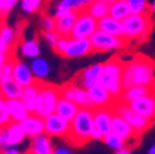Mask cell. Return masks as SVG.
Here are the masks:
<instances>
[{
  "label": "cell",
  "mask_w": 155,
  "mask_h": 154,
  "mask_svg": "<svg viewBox=\"0 0 155 154\" xmlns=\"http://www.w3.org/2000/svg\"><path fill=\"white\" fill-rule=\"evenodd\" d=\"M133 86H155V63L144 56H137L123 65V90Z\"/></svg>",
  "instance_id": "6da1fadb"
},
{
  "label": "cell",
  "mask_w": 155,
  "mask_h": 154,
  "mask_svg": "<svg viewBox=\"0 0 155 154\" xmlns=\"http://www.w3.org/2000/svg\"><path fill=\"white\" fill-rule=\"evenodd\" d=\"M93 129V108H79L75 118L69 122V132L67 138L74 146L84 145L91 139Z\"/></svg>",
  "instance_id": "7a4b0ae2"
},
{
  "label": "cell",
  "mask_w": 155,
  "mask_h": 154,
  "mask_svg": "<svg viewBox=\"0 0 155 154\" xmlns=\"http://www.w3.org/2000/svg\"><path fill=\"white\" fill-rule=\"evenodd\" d=\"M123 63L120 58L114 57L103 64V79L101 85L108 90L112 97H120L123 92L122 87V71Z\"/></svg>",
  "instance_id": "3957f363"
},
{
  "label": "cell",
  "mask_w": 155,
  "mask_h": 154,
  "mask_svg": "<svg viewBox=\"0 0 155 154\" xmlns=\"http://www.w3.org/2000/svg\"><path fill=\"white\" fill-rule=\"evenodd\" d=\"M122 26H123V38L125 39L141 40L150 33L152 21L148 14H144V15L130 14L127 18L122 21Z\"/></svg>",
  "instance_id": "277c9868"
},
{
  "label": "cell",
  "mask_w": 155,
  "mask_h": 154,
  "mask_svg": "<svg viewBox=\"0 0 155 154\" xmlns=\"http://www.w3.org/2000/svg\"><path fill=\"white\" fill-rule=\"evenodd\" d=\"M60 97H61L60 87H55L53 85L40 84V90H39V97H38L35 114L39 115L40 118H46L50 114H54Z\"/></svg>",
  "instance_id": "5b68a950"
},
{
  "label": "cell",
  "mask_w": 155,
  "mask_h": 154,
  "mask_svg": "<svg viewBox=\"0 0 155 154\" xmlns=\"http://www.w3.org/2000/svg\"><path fill=\"white\" fill-rule=\"evenodd\" d=\"M90 45L93 50L97 51H112L118 50L125 45V38H116L110 33L101 32L97 29L96 32L90 36Z\"/></svg>",
  "instance_id": "8992f818"
},
{
  "label": "cell",
  "mask_w": 155,
  "mask_h": 154,
  "mask_svg": "<svg viewBox=\"0 0 155 154\" xmlns=\"http://www.w3.org/2000/svg\"><path fill=\"white\" fill-rule=\"evenodd\" d=\"M114 111H115L116 114H119V115L129 124L130 128L134 131V133H143V132L147 131V129L150 128V125H151V121L140 117L139 114H136L133 110H130V107L127 106L126 103H119V104L115 107Z\"/></svg>",
  "instance_id": "52a82bcc"
},
{
  "label": "cell",
  "mask_w": 155,
  "mask_h": 154,
  "mask_svg": "<svg viewBox=\"0 0 155 154\" xmlns=\"http://www.w3.org/2000/svg\"><path fill=\"white\" fill-rule=\"evenodd\" d=\"M127 106L136 114H139L140 117L152 122L155 119V90H152L151 93L145 94V96L129 101Z\"/></svg>",
  "instance_id": "ba28073f"
},
{
  "label": "cell",
  "mask_w": 155,
  "mask_h": 154,
  "mask_svg": "<svg viewBox=\"0 0 155 154\" xmlns=\"http://www.w3.org/2000/svg\"><path fill=\"white\" fill-rule=\"evenodd\" d=\"M97 31V21L90 17L86 11L78 14L75 25L72 28L71 38L78 39H90V36Z\"/></svg>",
  "instance_id": "9c48e42d"
},
{
  "label": "cell",
  "mask_w": 155,
  "mask_h": 154,
  "mask_svg": "<svg viewBox=\"0 0 155 154\" xmlns=\"http://www.w3.org/2000/svg\"><path fill=\"white\" fill-rule=\"evenodd\" d=\"M60 90H61V97L74 103L79 108H91L86 89L78 86V85H67L64 87H60Z\"/></svg>",
  "instance_id": "30bf717a"
},
{
  "label": "cell",
  "mask_w": 155,
  "mask_h": 154,
  "mask_svg": "<svg viewBox=\"0 0 155 154\" xmlns=\"http://www.w3.org/2000/svg\"><path fill=\"white\" fill-rule=\"evenodd\" d=\"M101 79H103V64L101 63H96V64L90 65V67L84 68L81 72L79 86L89 90L93 86H96V85H100Z\"/></svg>",
  "instance_id": "8fae6325"
},
{
  "label": "cell",
  "mask_w": 155,
  "mask_h": 154,
  "mask_svg": "<svg viewBox=\"0 0 155 154\" xmlns=\"http://www.w3.org/2000/svg\"><path fill=\"white\" fill-rule=\"evenodd\" d=\"M43 122H45V133L48 136H67L69 132V122L57 115L55 112L43 118Z\"/></svg>",
  "instance_id": "7c38bea8"
},
{
  "label": "cell",
  "mask_w": 155,
  "mask_h": 154,
  "mask_svg": "<svg viewBox=\"0 0 155 154\" xmlns=\"http://www.w3.org/2000/svg\"><path fill=\"white\" fill-rule=\"evenodd\" d=\"M93 50L90 45L89 39H78V38H68L67 42V47H65L62 54L71 58H76V57H82V56L89 54Z\"/></svg>",
  "instance_id": "4fadbf2b"
},
{
  "label": "cell",
  "mask_w": 155,
  "mask_h": 154,
  "mask_svg": "<svg viewBox=\"0 0 155 154\" xmlns=\"http://www.w3.org/2000/svg\"><path fill=\"white\" fill-rule=\"evenodd\" d=\"M25 138H26V133L24 131L22 125L17 124V122H10L8 125L4 128V143L2 149L17 147L18 145L22 143Z\"/></svg>",
  "instance_id": "5bb4252c"
},
{
  "label": "cell",
  "mask_w": 155,
  "mask_h": 154,
  "mask_svg": "<svg viewBox=\"0 0 155 154\" xmlns=\"http://www.w3.org/2000/svg\"><path fill=\"white\" fill-rule=\"evenodd\" d=\"M111 119H112V111L110 110V107L93 110L94 129L100 132L103 138L111 132Z\"/></svg>",
  "instance_id": "9a60e30c"
},
{
  "label": "cell",
  "mask_w": 155,
  "mask_h": 154,
  "mask_svg": "<svg viewBox=\"0 0 155 154\" xmlns=\"http://www.w3.org/2000/svg\"><path fill=\"white\" fill-rule=\"evenodd\" d=\"M13 80L18 84L21 87H26L35 84V78L32 75V71L29 68L28 64L22 61H15L13 64Z\"/></svg>",
  "instance_id": "2e32d148"
},
{
  "label": "cell",
  "mask_w": 155,
  "mask_h": 154,
  "mask_svg": "<svg viewBox=\"0 0 155 154\" xmlns=\"http://www.w3.org/2000/svg\"><path fill=\"white\" fill-rule=\"evenodd\" d=\"M87 97L90 100L91 107H98V108H104V107H110L112 103L114 97L108 93V90L103 86V85H96L91 89L87 90Z\"/></svg>",
  "instance_id": "e0dca14e"
},
{
  "label": "cell",
  "mask_w": 155,
  "mask_h": 154,
  "mask_svg": "<svg viewBox=\"0 0 155 154\" xmlns=\"http://www.w3.org/2000/svg\"><path fill=\"white\" fill-rule=\"evenodd\" d=\"M90 3L91 0H60L54 9V18L64 15L67 13H71V11H75L78 14L82 11H86Z\"/></svg>",
  "instance_id": "ac0fdd59"
},
{
  "label": "cell",
  "mask_w": 155,
  "mask_h": 154,
  "mask_svg": "<svg viewBox=\"0 0 155 154\" xmlns=\"http://www.w3.org/2000/svg\"><path fill=\"white\" fill-rule=\"evenodd\" d=\"M111 132L115 133L116 136H119L120 139H123L125 142H127L129 139L134 138V131L130 128V125L119 114H116L115 111H112V119H111Z\"/></svg>",
  "instance_id": "d6986e66"
},
{
  "label": "cell",
  "mask_w": 155,
  "mask_h": 154,
  "mask_svg": "<svg viewBox=\"0 0 155 154\" xmlns=\"http://www.w3.org/2000/svg\"><path fill=\"white\" fill-rule=\"evenodd\" d=\"M39 90H40V84L35 82V84L31 85V86L24 87L22 94H21V97H19L21 103L25 106V108L29 111V114H35V111H36Z\"/></svg>",
  "instance_id": "ffe728a7"
},
{
  "label": "cell",
  "mask_w": 155,
  "mask_h": 154,
  "mask_svg": "<svg viewBox=\"0 0 155 154\" xmlns=\"http://www.w3.org/2000/svg\"><path fill=\"white\" fill-rule=\"evenodd\" d=\"M78 13L71 11V13H67L64 15H60L55 18V31L61 38H69L72 32V28L75 25V21H76Z\"/></svg>",
  "instance_id": "44dd1931"
},
{
  "label": "cell",
  "mask_w": 155,
  "mask_h": 154,
  "mask_svg": "<svg viewBox=\"0 0 155 154\" xmlns=\"http://www.w3.org/2000/svg\"><path fill=\"white\" fill-rule=\"evenodd\" d=\"M21 125H22L26 136H29V138H36V136L45 133V122H43V118H40L36 114H29L28 118L24 122H21Z\"/></svg>",
  "instance_id": "7402d4cb"
},
{
  "label": "cell",
  "mask_w": 155,
  "mask_h": 154,
  "mask_svg": "<svg viewBox=\"0 0 155 154\" xmlns=\"http://www.w3.org/2000/svg\"><path fill=\"white\" fill-rule=\"evenodd\" d=\"M97 29L101 31V32H105L112 36H116V38H123L122 22L118 21V19H114L112 17H110V15H107L97 21Z\"/></svg>",
  "instance_id": "603a6c76"
},
{
  "label": "cell",
  "mask_w": 155,
  "mask_h": 154,
  "mask_svg": "<svg viewBox=\"0 0 155 154\" xmlns=\"http://www.w3.org/2000/svg\"><path fill=\"white\" fill-rule=\"evenodd\" d=\"M6 101H7V110H8L11 122L21 124V122H24L28 118L29 111L25 108V106L21 103L19 99H11V100H6Z\"/></svg>",
  "instance_id": "cb8c5ba5"
},
{
  "label": "cell",
  "mask_w": 155,
  "mask_h": 154,
  "mask_svg": "<svg viewBox=\"0 0 155 154\" xmlns=\"http://www.w3.org/2000/svg\"><path fill=\"white\" fill-rule=\"evenodd\" d=\"M51 153H53V146L48 135L43 133V135H39L36 138H32L29 154H51Z\"/></svg>",
  "instance_id": "d4e9b609"
},
{
  "label": "cell",
  "mask_w": 155,
  "mask_h": 154,
  "mask_svg": "<svg viewBox=\"0 0 155 154\" xmlns=\"http://www.w3.org/2000/svg\"><path fill=\"white\" fill-rule=\"evenodd\" d=\"M24 87H21L18 84H15L13 78H6L0 82V93L6 100L19 99L22 94Z\"/></svg>",
  "instance_id": "484cf974"
},
{
  "label": "cell",
  "mask_w": 155,
  "mask_h": 154,
  "mask_svg": "<svg viewBox=\"0 0 155 154\" xmlns=\"http://www.w3.org/2000/svg\"><path fill=\"white\" fill-rule=\"evenodd\" d=\"M78 111H79V107L78 106H75L74 103H71V101H68L64 97H60V100L57 103V107H55V114L57 115L64 118L65 121L71 122L75 118V115L78 114Z\"/></svg>",
  "instance_id": "4316f807"
},
{
  "label": "cell",
  "mask_w": 155,
  "mask_h": 154,
  "mask_svg": "<svg viewBox=\"0 0 155 154\" xmlns=\"http://www.w3.org/2000/svg\"><path fill=\"white\" fill-rule=\"evenodd\" d=\"M29 68L32 71V75L35 79H46L50 74V64L43 57H38L35 60H32L31 64H29Z\"/></svg>",
  "instance_id": "83f0119b"
},
{
  "label": "cell",
  "mask_w": 155,
  "mask_h": 154,
  "mask_svg": "<svg viewBox=\"0 0 155 154\" xmlns=\"http://www.w3.org/2000/svg\"><path fill=\"white\" fill-rule=\"evenodd\" d=\"M152 90H155V86H133L130 89L123 90L122 94H120V100H122V103L127 104L132 100H136L141 96L151 93Z\"/></svg>",
  "instance_id": "f1b7e54d"
},
{
  "label": "cell",
  "mask_w": 155,
  "mask_h": 154,
  "mask_svg": "<svg viewBox=\"0 0 155 154\" xmlns=\"http://www.w3.org/2000/svg\"><path fill=\"white\" fill-rule=\"evenodd\" d=\"M108 15L122 22L123 19H126L130 15L129 6H127L126 2H116L115 0L114 3L110 4V13H108Z\"/></svg>",
  "instance_id": "f546056e"
},
{
  "label": "cell",
  "mask_w": 155,
  "mask_h": 154,
  "mask_svg": "<svg viewBox=\"0 0 155 154\" xmlns=\"http://www.w3.org/2000/svg\"><path fill=\"white\" fill-rule=\"evenodd\" d=\"M86 13L90 17H93L96 21L104 18L110 13V4L105 2H91L89 7L86 9Z\"/></svg>",
  "instance_id": "4dcf8cb0"
},
{
  "label": "cell",
  "mask_w": 155,
  "mask_h": 154,
  "mask_svg": "<svg viewBox=\"0 0 155 154\" xmlns=\"http://www.w3.org/2000/svg\"><path fill=\"white\" fill-rule=\"evenodd\" d=\"M21 54L26 58L35 60V58L40 57V45L36 39H26L21 45Z\"/></svg>",
  "instance_id": "1f68e13d"
},
{
  "label": "cell",
  "mask_w": 155,
  "mask_h": 154,
  "mask_svg": "<svg viewBox=\"0 0 155 154\" xmlns=\"http://www.w3.org/2000/svg\"><path fill=\"white\" fill-rule=\"evenodd\" d=\"M126 3L129 6L130 14H134V15H144V14H148L150 11L147 0H126Z\"/></svg>",
  "instance_id": "d6a6232c"
},
{
  "label": "cell",
  "mask_w": 155,
  "mask_h": 154,
  "mask_svg": "<svg viewBox=\"0 0 155 154\" xmlns=\"http://www.w3.org/2000/svg\"><path fill=\"white\" fill-rule=\"evenodd\" d=\"M103 140L105 142V145L108 146V147H111L115 151L122 150V149H125V146H126V142L123 140V139H120L119 136H116L115 133H112V132L107 133V135L103 138Z\"/></svg>",
  "instance_id": "836d02e7"
},
{
  "label": "cell",
  "mask_w": 155,
  "mask_h": 154,
  "mask_svg": "<svg viewBox=\"0 0 155 154\" xmlns=\"http://www.w3.org/2000/svg\"><path fill=\"white\" fill-rule=\"evenodd\" d=\"M10 122L11 119H10L8 110H7V101L3 96H0V128H6Z\"/></svg>",
  "instance_id": "e575fe53"
},
{
  "label": "cell",
  "mask_w": 155,
  "mask_h": 154,
  "mask_svg": "<svg viewBox=\"0 0 155 154\" xmlns=\"http://www.w3.org/2000/svg\"><path fill=\"white\" fill-rule=\"evenodd\" d=\"M0 39L8 46H11V43H14L15 40V29L8 25H3L0 28Z\"/></svg>",
  "instance_id": "d590c367"
},
{
  "label": "cell",
  "mask_w": 155,
  "mask_h": 154,
  "mask_svg": "<svg viewBox=\"0 0 155 154\" xmlns=\"http://www.w3.org/2000/svg\"><path fill=\"white\" fill-rule=\"evenodd\" d=\"M42 4V0H21L19 2V6L25 14H32L35 13L36 10L40 7Z\"/></svg>",
  "instance_id": "8d00e7d4"
},
{
  "label": "cell",
  "mask_w": 155,
  "mask_h": 154,
  "mask_svg": "<svg viewBox=\"0 0 155 154\" xmlns=\"http://www.w3.org/2000/svg\"><path fill=\"white\" fill-rule=\"evenodd\" d=\"M42 29L45 32H50V31H55V18L54 15H45L42 19Z\"/></svg>",
  "instance_id": "74e56055"
},
{
  "label": "cell",
  "mask_w": 155,
  "mask_h": 154,
  "mask_svg": "<svg viewBox=\"0 0 155 154\" xmlns=\"http://www.w3.org/2000/svg\"><path fill=\"white\" fill-rule=\"evenodd\" d=\"M45 40L48 43V45L51 46V47H57V43H58V40H60V38L61 36L57 33V31H50V32H45Z\"/></svg>",
  "instance_id": "f35d334b"
},
{
  "label": "cell",
  "mask_w": 155,
  "mask_h": 154,
  "mask_svg": "<svg viewBox=\"0 0 155 154\" xmlns=\"http://www.w3.org/2000/svg\"><path fill=\"white\" fill-rule=\"evenodd\" d=\"M19 2H21V0H4V4H3V7H2L3 14L10 13V11H11V10H13L14 7L19 3Z\"/></svg>",
  "instance_id": "ab89813d"
},
{
  "label": "cell",
  "mask_w": 155,
  "mask_h": 154,
  "mask_svg": "<svg viewBox=\"0 0 155 154\" xmlns=\"http://www.w3.org/2000/svg\"><path fill=\"white\" fill-rule=\"evenodd\" d=\"M67 42H68V38H60V40H58V43H57V50L60 51V53H64V50H65V47H67Z\"/></svg>",
  "instance_id": "60d3db41"
},
{
  "label": "cell",
  "mask_w": 155,
  "mask_h": 154,
  "mask_svg": "<svg viewBox=\"0 0 155 154\" xmlns=\"http://www.w3.org/2000/svg\"><path fill=\"white\" fill-rule=\"evenodd\" d=\"M51 154H74V153L67 147H55V149H53Z\"/></svg>",
  "instance_id": "b9f144b4"
},
{
  "label": "cell",
  "mask_w": 155,
  "mask_h": 154,
  "mask_svg": "<svg viewBox=\"0 0 155 154\" xmlns=\"http://www.w3.org/2000/svg\"><path fill=\"white\" fill-rule=\"evenodd\" d=\"M0 154H21V151L17 147H7V149H2Z\"/></svg>",
  "instance_id": "7bdbcfd3"
},
{
  "label": "cell",
  "mask_w": 155,
  "mask_h": 154,
  "mask_svg": "<svg viewBox=\"0 0 155 154\" xmlns=\"http://www.w3.org/2000/svg\"><path fill=\"white\" fill-rule=\"evenodd\" d=\"M7 63H10V61H8V54H6V53H2V51H0V70H2V67H3L4 64H7Z\"/></svg>",
  "instance_id": "ee69618b"
},
{
  "label": "cell",
  "mask_w": 155,
  "mask_h": 154,
  "mask_svg": "<svg viewBox=\"0 0 155 154\" xmlns=\"http://www.w3.org/2000/svg\"><path fill=\"white\" fill-rule=\"evenodd\" d=\"M8 50H10V46L7 45L6 42H3V40L0 39V51H2V53H6V54H8Z\"/></svg>",
  "instance_id": "f6af8a7d"
},
{
  "label": "cell",
  "mask_w": 155,
  "mask_h": 154,
  "mask_svg": "<svg viewBox=\"0 0 155 154\" xmlns=\"http://www.w3.org/2000/svg\"><path fill=\"white\" fill-rule=\"evenodd\" d=\"M4 143V128H0V149L3 147Z\"/></svg>",
  "instance_id": "bcb514c9"
},
{
  "label": "cell",
  "mask_w": 155,
  "mask_h": 154,
  "mask_svg": "<svg viewBox=\"0 0 155 154\" xmlns=\"http://www.w3.org/2000/svg\"><path fill=\"white\" fill-rule=\"evenodd\" d=\"M115 154H132V153H130V150H127V149H122V150H119V151H116V153Z\"/></svg>",
  "instance_id": "7dc6e473"
},
{
  "label": "cell",
  "mask_w": 155,
  "mask_h": 154,
  "mask_svg": "<svg viewBox=\"0 0 155 154\" xmlns=\"http://www.w3.org/2000/svg\"><path fill=\"white\" fill-rule=\"evenodd\" d=\"M148 154H155V145H152L151 147L148 149Z\"/></svg>",
  "instance_id": "c3c4849f"
},
{
  "label": "cell",
  "mask_w": 155,
  "mask_h": 154,
  "mask_svg": "<svg viewBox=\"0 0 155 154\" xmlns=\"http://www.w3.org/2000/svg\"><path fill=\"white\" fill-rule=\"evenodd\" d=\"M91 2H105V3L111 4V3H114V2H115V0H91Z\"/></svg>",
  "instance_id": "681fc988"
},
{
  "label": "cell",
  "mask_w": 155,
  "mask_h": 154,
  "mask_svg": "<svg viewBox=\"0 0 155 154\" xmlns=\"http://www.w3.org/2000/svg\"><path fill=\"white\" fill-rule=\"evenodd\" d=\"M151 10H152V13L155 14V0H152V4H151Z\"/></svg>",
  "instance_id": "f907efd6"
},
{
  "label": "cell",
  "mask_w": 155,
  "mask_h": 154,
  "mask_svg": "<svg viewBox=\"0 0 155 154\" xmlns=\"http://www.w3.org/2000/svg\"><path fill=\"white\" fill-rule=\"evenodd\" d=\"M3 4H4V0H0V9L3 7Z\"/></svg>",
  "instance_id": "816d5d0a"
},
{
  "label": "cell",
  "mask_w": 155,
  "mask_h": 154,
  "mask_svg": "<svg viewBox=\"0 0 155 154\" xmlns=\"http://www.w3.org/2000/svg\"><path fill=\"white\" fill-rule=\"evenodd\" d=\"M116 2H126V0H116Z\"/></svg>",
  "instance_id": "f5cc1de1"
},
{
  "label": "cell",
  "mask_w": 155,
  "mask_h": 154,
  "mask_svg": "<svg viewBox=\"0 0 155 154\" xmlns=\"http://www.w3.org/2000/svg\"><path fill=\"white\" fill-rule=\"evenodd\" d=\"M0 28H2V24H0Z\"/></svg>",
  "instance_id": "db71d44e"
}]
</instances>
